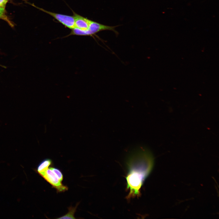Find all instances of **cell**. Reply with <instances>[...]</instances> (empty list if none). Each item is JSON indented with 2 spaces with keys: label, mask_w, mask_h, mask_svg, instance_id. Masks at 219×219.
<instances>
[{
  "label": "cell",
  "mask_w": 219,
  "mask_h": 219,
  "mask_svg": "<svg viewBox=\"0 0 219 219\" xmlns=\"http://www.w3.org/2000/svg\"><path fill=\"white\" fill-rule=\"evenodd\" d=\"M52 164V161L50 159L47 158L42 161L38 165L36 171L43 177L45 175L49 167Z\"/></svg>",
  "instance_id": "6"
},
{
  "label": "cell",
  "mask_w": 219,
  "mask_h": 219,
  "mask_svg": "<svg viewBox=\"0 0 219 219\" xmlns=\"http://www.w3.org/2000/svg\"><path fill=\"white\" fill-rule=\"evenodd\" d=\"M7 2L6 0H0V7L5 8Z\"/></svg>",
  "instance_id": "10"
},
{
  "label": "cell",
  "mask_w": 219,
  "mask_h": 219,
  "mask_svg": "<svg viewBox=\"0 0 219 219\" xmlns=\"http://www.w3.org/2000/svg\"><path fill=\"white\" fill-rule=\"evenodd\" d=\"M43 178L56 189L57 193L64 192L68 189V187L63 185L54 172L49 168L47 170L45 175Z\"/></svg>",
  "instance_id": "3"
},
{
  "label": "cell",
  "mask_w": 219,
  "mask_h": 219,
  "mask_svg": "<svg viewBox=\"0 0 219 219\" xmlns=\"http://www.w3.org/2000/svg\"><path fill=\"white\" fill-rule=\"evenodd\" d=\"M7 0V1H9V0Z\"/></svg>",
  "instance_id": "11"
},
{
  "label": "cell",
  "mask_w": 219,
  "mask_h": 219,
  "mask_svg": "<svg viewBox=\"0 0 219 219\" xmlns=\"http://www.w3.org/2000/svg\"><path fill=\"white\" fill-rule=\"evenodd\" d=\"M80 202L78 203L75 207L70 206L68 208V212L65 215L57 218V219H75L74 214L76 211L78 206Z\"/></svg>",
  "instance_id": "7"
},
{
  "label": "cell",
  "mask_w": 219,
  "mask_h": 219,
  "mask_svg": "<svg viewBox=\"0 0 219 219\" xmlns=\"http://www.w3.org/2000/svg\"><path fill=\"white\" fill-rule=\"evenodd\" d=\"M40 9L54 17L65 27L71 30L75 28V19L73 16H70L53 12L42 9Z\"/></svg>",
  "instance_id": "4"
},
{
  "label": "cell",
  "mask_w": 219,
  "mask_h": 219,
  "mask_svg": "<svg viewBox=\"0 0 219 219\" xmlns=\"http://www.w3.org/2000/svg\"><path fill=\"white\" fill-rule=\"evenodd\" d=\"M0 18L7 20L5 14V8L0 7Z\"/></svg>",
  "instance_id": "9"
},
{
  "label": "cell",
  "mask_w": 219,
  "mask_h": 219,
  "mask_svg": "<svg viewBox=\"0 0 219 219\" xmlns=\"http://www.w3.org/2000/svg\"><path fill=\"white\" fill-rule=\"evenodd\" d=\"M153 158L150 152L144 147L139 148L131 153L128 160L129 171L126 177L130 198L140 195L143 181L150 171Z\"/></svg>",
  "instance_id": "1"
},
{
  "label": "cell",
  "mask_w": 219,
  "mask_h": 219,
  "mask_svg": "<svg viewBox=\"0 0 219 219\" xmlns=\"http://www.w3.org/2000/svg\"><path fill=\"white\" fill-rule=\"evenodd\" d=\"M73 16L75 19V28L85 30L88 29L89 19L83 17L73 12Z\"/></svg>",
  "instance_id": "5"
},
{
  "label": "cell",
  "mask_w": 219,
  "mask_h": 219,
  "mask_svg": "<svg viewBox=\"0 0 219 219\" xmlns=\"http://www.w3.org/2000/svg\"><path fill=\"white\" fill-rule=\"evenodd\" d=\"M49 168L52 170L59 180L61 182L63 180V176L61 170L57 168L51 167H50Z\"/></svg>",
  "instance_id": "8"
},
{
  "label": "cell",
  "mask_w": 219,
  "mask_h": 219,
  "mask_svg": "<svg viewBox=\"0 0 219 219\" xmlns=\"http://www.w3.org/2000/svg\"><path fill=\"white\" fill-rule=\"evenodd\" d=\"M119 26H110L101 24L96 22L90 20L89 28L85 30H82L81 32L82 36H92L96 33L103 30H109L112 31L116 34H118L115 28Z\"/></svg>",
  "instance_id": "2"
}]
</instances>
